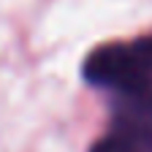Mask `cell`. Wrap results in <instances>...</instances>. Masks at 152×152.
Instances as JSON below:
<instances>
[{"label":"cell","instance_id":"6da1fadb","mask_svg":"<svg viewBox=\"0 0 152 152\" xmlns=\"http://www.w3.org/2000/svg\"><path fill=\"white\" fill-rule=\"evenodd\" d=\"M84 79L95 87L136 92L152 87V60L144 38L133 44H103L84 60Z\"/></svg>","mask_w":152,"mask_h":152},{"label":"cell","instance_id":"7a4b0ae2","mask_svg":"<svg viewBox=\"0 0 152 152\" xmlns=\"http://www.w3.org/2000/svg\"><path fill=\"white\" fill-rule=\"evenodd\" d=\"M114 128L117 136L133 147L152 152V87L136 92H120L114 101Z\"/></svg>","mask_w":152,"mask_h":152},{"label":"cell","instance_id":"3957f363","mask_svg":"<svg viewBox=\"0 0 152 152\" xmlns=\"http://www.w3.org/2000/svg\"><path fill=\"white\" fill-rule=\"evenodd\" d=\"M90 152H139V149L133 147L128 139L117 136V133H111V136L101 139L98 144H92V149H90Z\"/></svg>","mask_w":152,"mask_h":152}]
</instances>
